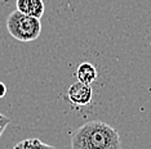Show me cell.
I'll list each match as a JSON object with an SVG mask.
<instances>
[{"instance_id":"ba28073f","label":"cell","mask_w":151,"mask_h":149,"mask_svg":"<svg viewBox=\"0 0 151 149\" xmlns=\"http://www.w3.org/2000/svg\"><path fill=\"white\" fill-rule=\"evenodd\" d=\"M5 94H6V86H5V84L0 82V99H3V98L5 96Z\"/></svg>"},{"instance_id":"8992f818","label":"cell","mask_w":151,"mask_h":149,"mask_svg":"<svg viewBox=\"0 0 151 149\" xmlns=\"http://www.w3.org/2000/svg\"><path fill=\"white\" fill-rule=\"evenodd\" d=\"M13 149H56L53 145H48L36 138H30L19 141Z\"/></svg>"},{"instance_id":"277c9868","label":"cell","mask_w":151,"mask_h":149,"mask_svg":"<svg viewBox=\"0 0 151 149\" xmlns=\"http://www.w3.org/2000/svg\"><path fill=\"white\" fill-rule=\"evenodd\" d=\"M17 11H19L23 14L35 17V18H42L45 11L43 0H16Z\"/></svg>"},{"instance_id":"3957f363","label":"cell","mask_w":151,"mask_h":149,"mask_svg":"<svg viewBox=\"0 0 151 149\" xmlns=\"http://www.w3.org/2000/svg\"><path fill=\"white\" fill-rule=\"evenodd\" d=\"M92 96H93V90L92 86L88 84L76 81L68 87L67 90V98L74 106L76 107H84L91 103Z\"/></svg>"},{"instance_id":"52a82bcc","label":"cell","mask_w":151,"mask_h":149,"mask_svg":"<svg viewBox=\"0 0 151 149\" xmlns=\"http://www.w3.org/2000/svg\"><path fill=\"white\" fill-rule=\"evenodd\" d=\"M11 123V118L6 117L5 114L0 113V136H1L3 134H4L5 128L8 127V125Z\"/></svg>"},{"instance_id":"5b68a950","label":"cell","mask_w":151,"mask_h":149,"mask_svg":"<svg viewBox=\"0 0 151 149\" xmlns=\"http://www.w3.org/2000/svg\"><path fill=\"white\" fill-rule=\"evenodd\" d=\"M75 74H76V77H78V81L88 84V85H92L98 77L96 67L89 62H83L79 64Z\"/></svg>"},{"instance_id":"6da1fadb","label":"cell","mask_w":151,"mask_h":149,"mask_svg":"<svg viewBox=\"0 0 151 149\" xmlns=\"http://www.w3.org/2000/svg\"><path fill=\"white\" fill-rule=\"evenodd\" d=\"M71 149H122V139L112 126L94 120L74 131Z\"/></svg>"},{"instance_id":"7a4b0ae2","label":"cell","mask_w":151,"mask_h":149,"mask_svg":"<svg viewBox=\"0 0 151 149\" xmlns=\"http://www.w3.org/2000/svg\"><path fill=\"white\" fill-rule=\"evenodd\" d=\"M6 30L13 39L22 43H30L40 36L42 22L39 18L23 14L16 9L6 18Z\"/></svg>"}]
</instances>
